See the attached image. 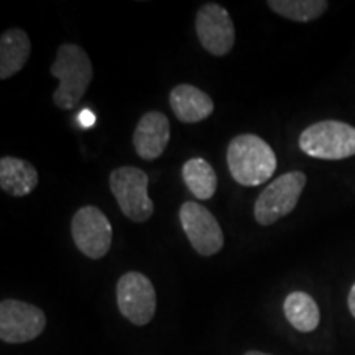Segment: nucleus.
Here are the masks:
<instances>
[{"label": "nucleus", "mask_w": 355, "mask_h": 355, "mask_svg": "<svg viewBox=\"0 0 355 355\" xmlns=\"http://www.w3.org/2000/svg\"><path fill=\"white\" fill-rule=\"evenodd\" d=\"M117 306L127 321L135 326L152 322L157 311V293L148 277L140 272H128L117 282Z\"/></svg>", "instance_id": "nucleus-6"}, {"label": "nucleus", "mask_w": 355, "mask_h": 355, "mask_svg": "<svg viewBox=\"0 0 355 355\" xmlns=\"http://www.w3.org/2000/svg\"><path fill=\"white\" fill-rule=\"evenodd\" d=\"M184 184L201 201H207L214 196L217 189V175L204 158H191L181 170Z\"/></svg>", "instance_id": "nucleus-16"}, {"label": "nucleus", "mask_w": 355, "mask_h": 355, "mask_svg": "<svg viewBox=\"0 0 355 355\" xmlns=\"http://www.w3.org/2000/svg\"><path fill=\"white\" fill-rule=\"evenodd\" d=\"M170 141V121L163 112H146L133 132V146L140 158L152 162L162 157Z\"/></svg>", "instance_id": "nucleus-11"}, {"label": "nucleus", "mask_w": 355, "mask_h": 355, "mask_svg": "<svg viewBox=\"0 0 355 355\" xmlns=\"http://www.w3.org/2000/svg\"><path fill=\"white\" fill-rule=\"evenodd\" d=\"M303 171H290L273 180L257 198L254 206L255 220L260 225H272L295 211L306 186Z\"/></svg>", "instance_id": "nucleus-5"}, {"label": "nucleus", "mask_w": 355, "mask_h": 355, "mask_svg": "<svg viewBox=\"0 0 355 355\" xmlns=\"http://www.w3.org/2000/svg\"><path fill=\"white\" fill-rule=\"evenodd\" d=\"M46 327V316L38 306L20 300L0 303V339L6 344H25L35 340Z\"/></svg>", "instance_id": "nucleus-8"}, {"label": "nucleus", "mask_w": 355, "mask_h": 355, "mask_svg": "<svg viewBox=\"0 0 355 355\" xmlns=\"http://www.w3.org/2000/svg\"><path fill=\"white\" fill-rule=\"evenodd\" d=\"M78 121L81 122L83 127H91L92 123H94L96 119H94V115L91 114V110H83L81 115H79Z\"/></svg>", "instance_id": "nucleus-18"}, {"label": "nucleus", "mask_w": 355, "mask_h": 355, "mask_svg": "<svg viewBox=\"0 0 355 355\" xmlns=\"http://www.w3.org/2000/svg\"><path fill=\"white\" fill-rule=\"evenodd\" d=\"M243 355H272V354H265V352H260V350H248Z\"/></svg>", "instance_id": "nucleus-20"}, {"label": "nucleus", "mask_w": 355, "mask_h": 355, "mask_svg": "<svg viewBox=\"0 0 355 355\" xmlns=\"http://www.w3.org/2000/svg\"><path fill=\"white\" fill-rule=\"evenodd\" d=\"M180 222L194 250L202 257H212L224 247V232L209 209L198 202H184L180 209Z\"/></svg>", "instance_id": "nucleus-9"}, {"label": "nucleus", "mask_w": 355, "mask_h": 355, "mask_svg": "<svg viewBox=\"0 0 355 355\" xmlns=\"http://www.w3.org/2000/svg\"><path fill=\"white\" fill-rule=\"evenodd\" d=\"M170 107L180 122L198 123L214 112V101L196 86L178 84L170 92Z\"/></svg>", "instance_id": "nucleus-12"}, {"label": "nucleus", "mask_w": 355, "mask_h": 355, "mask_svg": "<svg viewBox=\"0 0 355 355\" xmlns=\"http://www.w3.org/2000/svg\"><path fill=\"white\" fill-rule=\"evenodd\" d=\"M110 191L122 214L133 222H146L155 206L148 196V175L137 166L115 168L109 176Z\"/></svg>", "instance_id": "nucleus-4"}, {"label": "nucleus", "mask_w": 355, "mask_h": 355, "mask_svg": "<svg viewBox=\"0 0 355 355\" xmlns=\"http://www.w3.org/2000/svg\"><path fill=\"white\" fill-rule=\"evenodd\" d=\"M300 148L319 159H344L355 155V127L339 121H322L306 127Z\"/></svg>", "instance_id": "nucleus-3"}, {"label": "nucleus", "mask_w": 355, "mask_h": 355, "mask_svg": "<svg viewBox=\"0 0 355 355\" xmlns=\"http://www.w3.org/2000/svg\"><path fill=\"white\" fill-rule=\"evenodd\" d=\"M347 306H349V311L350 314L355 318V283L352 285V288H350L349 291V296H347Z\"/></svg>", "instance_id": "nucleus-19"}, {"label": "nucleus", "mask_w": 355, "mask_h": 355, "mask_svg": "<svg viewBox=\"0 0 355 355\" xmlns=\"http://www.w3.org/2000/svg\"><path fill=\"white\" fill-rule=\"evenodd\" d=\"M51 76L60 81L53 94V102L56 107L63 110H73L79 105L86 96L89 84L94 76L92 63L87 53L79 44L64 43L58 48L56 60L50 68Z\"/></svg>", "instance_id": "nucleus-1"}, {"label": "nucleus", "mask_w": 355, "mask_h": 355, "mask_svg": "<svg viewBox=\"0 0 355 355\" xmlns=\"http://www.w3.org/2000/svg\"><path fill=\"white\" fill-rule=\"evenodd\" d=\"M199 43L214 56H225L234 48L235 28L229 12L219 3H204L196 13Z\"/></svg>", "instance_id": "nucleus-10"}, {"label": "nucleus", "mask_w": 355, "mask_h": 355, "mask_svg": "<svg viewBox=\"0 0 355 355\" xmlns=\"http://www.w3.org/2000/svg\"><path fill=\"white\" fill-rule=\"evenodd\" d=\"M38 186V171L32 163L15 157L0 159V188L7 194L21 198Z\"/></svg>", "instance_id": "nucleus-13"}, {"label": "nucleus", "mask_w": 355, "mask_h": 355, "mask_svg": "<svg viewBox=\"0 0 355 355\" xmlns=\"http://www.w3.org/2000/svg\"><path fill=\"white\" fill-rule=\"evenodd\" d=\"M227 166L239 184L254 188L266 183L277 171V155L263 139L243 133L230 140Z\"/></svg>", "instance_id": "nucleus-2"}, {"label": "nucleus", "mask_w": 355, "mask_h": 355, "mask_svg": "<svg viewBox=\"0 0 355 355\" xmlns=\"http://www.w3.org/2000/svg\"><path fill=\"white\" fill-rule=\"evenodd\" d=\"M32 53L28 35L20 28H10L0 37V79L12 78L20 73Z\"/></svg>", "instance_id": "nucleus-14"}, {"label": "nucleus", "mask_w": 355, "mask_h": 355, "mask_svg": "<svg viewBox=\"0 0 355 355\" xmlns=\"http://www.w3.org/2000/svg\"><path fill=\"white\" fill-rule=\"evenodd\" d=\"M268 7L288 20L308 24L319 19L329 3L326 0H270Z\"/></svg>", "instance_id": "nucleus-17"}, {"label": "nucleus", "mask_w": 355, "mask_h": 355, "mask_svg": "<svg viewBox=\"0 0 355 355\" xmlns=\"http://www.w3.org/2000/svg\"><path fill=\"white\" fill-rule=\"evenodd\" d=\"M71 234L79 252L92 260L107 255L112 245V225L96 206H84L76 211L71 220Z\"/></svg>", "instance_id": "nucleus-7"}, {"label": "nucleus", "mask_w": 355, "mask_h": 355, "mask_svg": "<svg viewBox=\"0 0 355 355\" xmlns=\"http://www.w3.org/2000/svg\"><path fill=\"white\" fill-rule=\"evenodd\" d=\"M283 313L288 322L300 332H313L321 322V311L313 296L304 291H293L285 298Z\"/></svg>", "instance_id": "nucleus-15"}]
</instances>
